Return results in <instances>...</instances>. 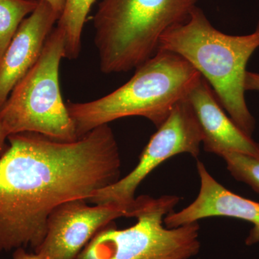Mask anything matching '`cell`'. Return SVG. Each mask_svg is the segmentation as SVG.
Wrapping results in <instances>:
<instances>
[{"instance_id":"obj_13","label":"cell","mask_w":259,"mask_h":259,"mask_svg":"<svg viewBox=\"0 0 259 259\" xmlns=\"http://www.w3.org/2000/svg\"><path fill=\"white\" fill-rule=\"evenodd\" d=\"M37 4L38 0H0V61L20 24Z\"/></svg>"},{"instance_id":"obj_3","label":"cell","mask_w":259,"mask_h":259,"mask_svg":"<svg viewBox=\"0 0 259 259\" xmlns=\"http://www.w3.org/2000/svg\"><path fill=\"white\" fill-rule=\"evenodd\" d=\"M202 76L180 56L158 49L125 84L91 102L66 103L78 138L123 117H143L156 126L188 96Z\"/></svg>"},{"instance_id":"obj_17","label":"cell","mask_w":259,"mask_h":259,"mask_svg":"<svg viewBox=\"0 0 259 259\" xmlns=\"http://www.w3.org/2000/svg\"><path fill=\"white\" fill-rule=\"evenodd\" d=\"M44 1L47 2L48 4L50 5L53 9L55 10L57 14L61 17L64 11L66 0H44Z\"/></svg>"},{"instance_id":"obj_18","label":"cell","mask_w":259,"mask_h":259,"mask_svg":"<svg viewBox=\"0 0 259 259\" xmlns=\"http://www.w3.org/2000/svg\"><path fill=\"white\" fill-rule=\"evenodd\" d=\"M8 142V136L5 134L2 125H0V157L8 149V146H9V144Z\"/></svg>"},{"instance_id":"obj_2","label":"cell","mask_w":259,"mask_h":259,"mask_svg":"<svg viewBox=\"0 0 259 259\" xmlns=\"http://www.w3.org/2000/svg\"><path fill=\"white\" fill-rule=\"evenodd\" d=\"M258 48L259 20L251 33L228 35L214 28L197 6L187 20L163 32L158 49L188 61L210 85L232 120L252 137L255 122L245 101V81L247 64Z\"/></svg>"},{"instance_id":"obj_9","label":"cell","mask_w":259,"mask_h":259,"mask_svg":"<svg viewBox=\"0 0 259 259\" xmlns=\"http://www.w3.org/2000/svg\"><path fill=\"white\" fill-rule=\"evenodd\" d=\"M200 188L197 198L179 212L164 218L167 228H177L211 217H228L246 221L253 228L245 239L250 246L259 243V202L233 193L223 187L207 171L204 163L197 162Z\"/></svg>"},{"instance_id":"obj_4","label":"cell","mask_w":259,"mask_h":259,"mask_svg":"<svg viewBox=\"0 0 259 259\" xmlns=\"http://www.w3.org/2000/svg\"><path fill=\"white\" fill-rule=\"evenodd\" d=\"M197 2L101 0L93 23L102 72H127L151 59L163 32L187 20Z\"/></svg>"},{"instance_id":"obj_16","label":"cell","mask_w":259,"mask_h":259,"mask_svg":"<svg viewBox=\"0 0 259 259\" xmlns=\"http://www.w3.org/2000/svg\"><path fill=\"white\" fill-rule=\"evenodd\" d=\"M13 259H46L38 253H29L25 248H19L15 250Z\"/></svg>"},{"instance_id":"obj_6","label":"cell","mask_w":259,"mask_h":259,"mask_svg":"<svg viewBox=\"0 0 259 259\" xmlns=\"http://www.w3.org/2000/svg\"><path fill=\"white\" fill-rule=\"evenodd\" d=\"M65 58L64 32L53 29L38 60L12 90L0 109L7 134L37 133L58 141L79 139L61 96L59 66Z\"/></svg>"},{"instance_id":"obj_12","label":"cell","mask_w":259,"mask_h":259,"mask_svg":"<svg viewBox=\"0 0 259 259\" xmlns=\"http://www.w3.org/2000/svg\"><path fill=\"white\" fill-rule=\"evenodd\" d=\"M95 0H66L57 26L64 32L65 58L74 60L81 50L83 25Z\"/></svg>"},{"instance_id":"obj_10","label":"cell","mask_w":259,"mask_h":259,"mask_svg":"<svg viewBox=\"0 0 259 259\" xmlns=\"http://www.w3.org/2000/svg\"><path fill=\"white\" fill-rule=\"evenodd\" d=\"M59 18L50 5L38 0L35 10L20 24L0 61V109L15 85L38 60Z\"/></svg>"},{"instance_id":"obj_5","label":"cell","mask_w":259,"mask_h":259,"mask_svg":"<svg viewBox=\"0 0 259 259\" xmlns=\"http://www.w3.org/2000/svg\"><path fill=\"white\" fill-rule=\"evenodd\" d=\"M180 202L175 195L136 199L134 226L105 227L85 246L76 259H190L200 250L198 223L167 228L164 218Z\"/></svg>"},{"instance_id":"obj_8","label":"cell","mask_w":259,"mask_h":259,"mask_svg":"<svg viewBox=\"0 0 259 259\" xmlns=\"http://www.w3.org/2000/svg\"><path fill=\"white\" fill-rule=\"evenodd\" d=\"M72 199L58 206L49 215L47 233L34 250L46 259H76L99 232L119 218L132 217V209L114 204H88Z\"/></svg>"},{"instance_id":"obj_15","label":"cell","mask_w":259,"mask_h":259,"mask_svg":"<svg viewBox=\"0 0 259 259\" xmlns=\"http://www.w3.org/2000/svg\"><path fill=\"white\" fill-rule=\"evenodd\" d=\"M245 88L246 91H255L259 93V74L247 71Z\"/></svg>"},{"instance_id":"obj_14","label":"cell","mask_w":259,"mask_h":259,"mask_svg":"<svg viewBox=\"0 0 259 259\" xmlns=\"http://www.w3.org/2000/svg\"><path fill=\"white\" fill-rule=\"evenodd\" d=\"M222 158L232 176L259 194L258 158L240 153H226Z\"/></svg>"},{"instance_id":"obj_1","label":"cell","mask_w":259,"mask_h":259,"mask_svg":"<svg viewBox=\"0 0 259 259\" xmlns=\"http://www.w3.org/2000/svg\"><path fill=\"white\" fill-rule=\"evenodd\" d=\"M0 157V251L41 244L51 213L88 199L120 179L121 159L108 124L71 142L37 133L10 135Z\"/></svg>"},{"instance_id":"obj_7","label":"cell","mask_w":259,"mask_h":259,"mask_svg":"<svg viewBox=\"0 0 259 259\" xmlns=\"http://www.w3.org/2000/svg\"><path fill=\"white\" fill-rule=\"evenodd\" d=\"M157 129L141 153L136 168L115 183L95 192L88 202L117 204L132 209L138 187L159 165L181 153L198 157L202 131L187 97L174 107Z\"/></svg>"},{"instance_id":"obj_11","label":"cell","mask_w":259,"mask_h":259,"mask_svg":"<svg viewBox=\"0 0 259 259\" xmlns=\"http://www.w3.org/2000/svg\"><path fill=\"white\" fill-rule=\"evenodd\" d=\"M198 121L204 149L223 157L240 153L259 158V144L227 115L209 83L201 78L187 96Z\"/></svg>"}]
</instances>
